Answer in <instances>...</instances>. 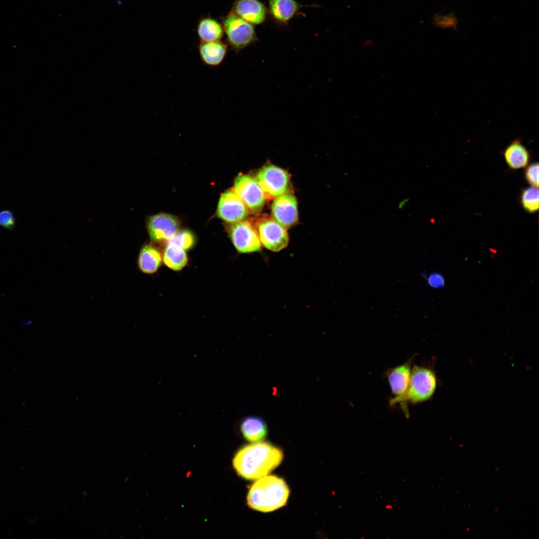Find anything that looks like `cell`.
Listing matches in <instances>:
<instances>
[{
	"label": "cell",
	"instance_id": "obj_11",
	"mask_svg": "<svg viewBox=\"0 0 539 539\" xmlns=\"http://www.w3.org/2000/svg\"><path fill=\"white\" fill-rule=\"evenodd\" d=\"M147 228L149 236L153 241H168L178 232L179 222L173 216L161 213L149 219Z\"/></svg>",
	"mask_w": 539,
	"mask_h": 539
},
{
	"label": "cell",
	"instance_id": "obj_8",
	"mask_svg": "<svg viewBox=\"0 0 539 539\" xmlns=\"http://www.w3.org/2000/svg\"><path fill=\"white\" fill-rule=\"evenodd\" d=\"M258 234L261 243L266 248L272 252H279L285 248L288 243L286 228L275 220L268 219L259 222Z\"/></svg>",
	"mask_w": 539,
	"mask_h": 539
},
{
	"label": "cell",
	"instance_id": "obj_19",
	"mask_svg": "<svg viewBox=\"0 0 539 539\" xmlns=\"http://www.w3.org/2000/svg\"><path fill=\"white\" fill-rule=\"evenodd\" d=\"M197 32L201 42L220 40L224 33L222 24L210 16L199 20Z\"/></svg>",
	"mask_w": 539,
	"mask_h": 539
},
{
	"label": "cell",
	"instance_id": "obj_9",
	"mask_svg": "<svg viewBox=\"0 0 539 539\" xmlns=\"http://www.w3.org/2000/svg\"><path fill=\"white\" fill-rule=\"evenodd\" d=\"M414 357V355L404 363L389 368L385 372V375L393 396L389 401L390 407L398 404L406 392L410 382Z\"/></svg>",
	"mask_w": 539,
	"mask_h": 539
},
{
	"label": "cell",
	"instance_id": "obj_14",
	"mask_svg": "<svg viewBox=\"0 0 539 539\" xmlns=\"http://www.w3.org/2000/svg\"><path fill=\"white\" fill-rule=\"evenodd\" d=\"M198 49L204 64L217 66L224 60L227 53L228 45L221 40L201 42Z\"/></svg>",
	"mask_w": 539,
	"mask_h": 539
},
{
	"label": "cell",
	"instance_id": "obj_3",
	"mask_svg": "<svg viewBox=\"0 0 539 539\" xmlns=\"http://www.w3.org/2000/svg\"><path fill=\"white\" fill-rule=\"evenodd\" d=\"M437 384L436 375L431 368L417 365L412 366L407 390L398 403L406 418L409 416L408 404L416 405L430 399Z\"/></svg>",
	"mask_w": 539,
	"mask_h": 539
},
{
	"label": "cell",
	"instance_id": "obj_23",
	"mask_svg": "<svg viewBox=\"0 0 539 539\" xmlns=\"http://www.w3.org/2000/svg\"><path fill=\"white\" fill-rule=\"evenodd\" d=\"M16 225L14 213L9 209L0 210V227L8 231H12Z\"/></svg>",
	"mask_w": 539,
	"mask_h": 539
},
{
	"label": "cell",
	"instance_id": "obj_21",
	"mask_svg": "<svg viewBox=\"0 0 539 539\" xmlns=\"http://www.w3.org/2000/svg\"><path fill=\"white\" fill-rule=\"evenodd\" d=\"M521 204L523 209L530 214L537 212L539 207L538 188L530 187L524 189L521 195Z\"/></svg>",
	"mask_w": 539,
	"mask_h": 539
},
{
	"label": "cell",
	"instance_id": "obj_13",
	"mask_svg": "<svg viewBox=\"0 0 539 539\" xmlns=\"http://www.w3.org/2000/svg\"><path fill=\"white\" fill-rule=\"evenodd\" d=\"M231 12L253 25L262 24L268 9L259 0H234Z\"/></svg>",
	"mask_w": 539,
	"mask_h": 539
},
{
	"label": "cell",
	"instance_id": "obj_16",
	"mask_svg": "<svg viewBox=\"0 0 539 539\" xmlns=\"http://www.w3.org/2000/svg\"><path fill=\"white\" fill-rule=\"evenodd\" d=\"M504 159L508 166L512 169H519L528 166L530 154L520 139L514 140L503 152Z\"/></svg>",
	"mask_w": 539,
	"mask_h": 539
},
{
	"label": "cell",
	"instance_id": "obj_7",
	"mask_svg": "<svg viewBox=\"0 0 539 539\" xmlns=\"http://www.w3.org/2000/svg\"><path fill=\"white\" fill-rule=\"evenodd\" d=\"M230 239L236 250L241 253L260 251L262 244L256 228L248 221L233 223L228 229Z\"/></svg>",
	"mask_w": 539,
	"mask_h": 539
},
{
	"label": "cell",
	"instance_id": "obj_5",
	"mask_svg": "<svg viewBox=\"0 0 539 539\" xmlns=\"http://www.w3.org/2000/svg\"><path fill=\"white\" fill-rule=\"evenodd\" d=\"M266 198L272 199L288 193L290 178L284 170L273 165H267L257 173L255 179Z\"/></svg>",
	"mask_w": 539,
	"mask_h": 539
},
{
	"label": "cell",
	"instance_id": "obj_4",
	"mask_svg": "<svg viewBox=\"0 0 539 539\" xmlns=\"http://www.w3.org/2000/svg\"><path fill=\"white\" fill-rule=\"evenodd\" d=\"M222 24L228 44L236 52L244 49L257 40L254 25L232 12L222 17Z\"/></svg>",
	"mask_w": 539,
	"mask_h": 539
},
{
	"label": "cell",
	"instance_id": "obj_10",
	"mask_svg": "<svg viewBox=\"0 0 539 539\" xmlns=\"http://www.w3.org/2000/svg\"><path fill=\"white\" fill-rule=\"evenodd\" d=\"M217 214L223 221L234 223L244 220L249 215V210L235 192L231 190L221 196Z\"/></svg>",
	"mask_w": 539,
	"mask_h": 539
},
{
	"label": "cell",
	"instance_id": "obj_22",
	"mask_svg": "<svg viewBox=\"0 0 539 539\" xmlns=\"http://www.w3.org/2000/svg\"><path fill=\"white\" fill-rule=\"evenodd\" d=\"M195 242V239L193 234L188 230H183L178 232L168 242L175 244L185 251L191 249L194 245Z\"/></svg>",
	"mask_w": 539,
	"mask_h": 539
},
{
	"label": "cell",
	"instance_id": "obj_2",
	"mask_svg": "<svg viewBox=\"0 0 539 539\" xmlns=\"http://www.w3.org/2000/svg\"><path fill=\"white\" fill-rule=\"evenodd\" d=\"M290 491L286 482L276 476H265L251 486L247 496V504L252 509L268 513L284 506Z\"/></svg>",
	"mask_w": 539,
	"mask_h": 539
},
{
	"label": "cell",
	"instance_id": "obj_1",
	"mask_svg": "<svg viewBox=\"0 0 539 539\" xmlns=\"http://www.w3.org/2000/svg\"><path fill=\"white\" fill-rule=\"evenodd\" d=\"M281 450L265 441L243 446L236 453L233 465L237 474L248 480H257L267 476L281 463Z\"/></svg>",
	"mask_w": 539,
	"mask_h": 539
},
{
	"label": "cell",
	"instance_id": "obj_6",
	"mask_svg": "<svg viewBox=\"0 0 539 539\" xmlns=\"http://www.w3.org/2000/svg\"><path fill=\"white\" fill-rule=\"evenodd\" d=\"M233 191L252 213L258 214L263 209L266 197L255 179L247 175H239L235 179Z\"/></svg>",
	"mask_w": 539,
	"mask_h": 539
},
{
	"label": "cell",
	"instance_id": "obj_25",
	"mask_svg": "<svg viewBox=\"0 0 539 539\" xmlns=\"http://www.w3.org/2000/svg\"><path fill=\"white\" fill-rule=\"evenodd\" d=\"M427 282L431 287L439 288L444 286L445 279L442 274L435 272L429 275L427 278Z\"/></svg>",
	"mask_w": 539,
	"mask_h": 539
},
{
	"label": "cell",
	"instance_id": "obj_17",
	"mask_svg": "<svg viewBox=\"0 0 539 539\" xmlns=\"http://www.w3.org/2000/svg\"><path fill=\"white\" fill-rule=\"evenodd\" d=\"M241 432L245 439L256 442L265 438L268 433V427L264 420L256 416L245 418L240 425Z\"/></svg>",
	"mask_w": 539,
	"mask_h": 539
},
{
	"label": "cell",
	"instance_id": "obj_26",
	"mask_svg": "<svg viewBox=\"0 0 539 539\" xmlns=\"http://www.w3.org/2000/svg\"><path fill=\"white\" fill-rule=\"evenodd\" d=\"M408 201H409V199H404L403 200H402L399 203V206H398V208L399 209H402L405 206L406 204H407V203L408 202Z\"/></svg>",
	"mask_w": 539,
	"mask_h": 539
},
{
	"label": "cell",
	"instance_id": "obj_20",
	"mask_svg": "<svg viewBox=\"0 0 539 539\" xmlns=\"http://www.w3.org/2000/svg\"><path fill=\"white\" fill-rule=\"evenodd\" d=\"M163 262L169 268L178 271L186 266L188 258L184 250L175 244L168 242L163 255Z\"/></svg>",
	"mask_w": 539,
	"mask_h": 539
},
{
	"label": "cell",
	"instance_id": "obj_24",
	"mask_svg": "<svg viewBox=\"0 0 539 539\" xmlns=\"http://www.w3.org/2000/svg\"><path fill=\"white\" fill-rule=\"evenodd\" d=\"M525 178L531 186L539 187V164L533 163L527 166L525 172Z\"/></svg>",
	"mask_w": 539,
	"mask_h": 539
},
{
	"label": "cell",
	"instance_id": "obj_15",
	"mask_svg": "<svg viewBox=\"0 0 539 539\" xmlns=\"http://www.w3.org/2000/svg\"><path fill=\"white\" fill-rule=\"evenodd\" d=\"M269 11L280 23H286L303 7L295 0H268Z\"/></svg>",
	"mask_w": 539,
	"mask_h": 539
},
{
	"label": "cell",
	"instance_id": "obj_18",
	"mask_svg": "<svg viewBox=\"0 0 539 539\" xmlns=\"http://www.w3.org/2000/svg\"><path fill=\"white\" fill-rule=\"evenodd\" d=\"M162 261L159 251L151 245H146L140 250L138 259L140 270L145 273L155 272L159 268Z\"/></svg>",
	"mask_w": 539,
	"mask_h": 539
},
{
	"label": "cell",
	"instance_id": "obj_12",
	"mask_svg": "<svg viewBox=\"0 0 539 539\" xmlns=\"http://www.w3.org/2000/svg\"><path fill=\"white\" fill-rule=\"evenodd\" d=\"M274 220L285 228L294 225L298 220L297 203L291 193H287L274 199L271 206Z\"/></svg>",
	"mask_w": 539,
	"mask_h": 539
}]
</instances>
